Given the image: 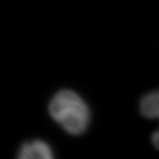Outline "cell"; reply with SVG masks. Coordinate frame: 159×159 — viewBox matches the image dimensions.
Returning a JSON list of instances; mask_svg holds the SVG:
<instances>
[{
    "label": "cell",
    "instance_id": "1",
    "mask_svg": "<svg viewBox=\"0 0 159 159\" xmlns=\"http://www.w3.org/2000/svg\"><path fill=\"white\" fill-rule=\"evenodd\" d=\"M49 114L69 134H83L90 122V110L84 99L73 90L57 92L49 103Z\"/></svg>",
    "mask_w": 159,
    "mask_h": 159
},
{
    "label": "cell",
    "instance_id": "2",
    "mask_svg": "<svg viewBox=\"0 0 159 159\" xmlns=\"http://www.w3.org/2000/svg\"><path fill=\"white\" fill-rule=\"evenodd\" d=\"M141 114L148 119H159V90L146 94L140 101ZM153 146L159 150V129L152 135Z\"/></svg>",
    "mask_w": 159,
    "mask_h": 159
},
{
    "label": "cell",
    "instance_id": "3",
    "mask_svg": "<svg viewBox=\"0 0 159 159\" xmlns=\"http://www.w3.org/2000/svg\"><path fill=\"white\" fill-rule=\"evenodd\" d=\"M53 157L51 147L41 140H32L24 143L18 152L20 159H51Z\"/></svg>",
    "mask_w": 159,
    "mask_h": 159
}]
</instances>
